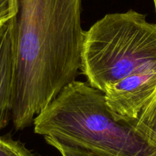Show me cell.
I'll return each mask as SVG.
<instances>
[{
    "mask_svg": "<svg viewBox=\"0 0 156 156\" xmlns=\"http://www.w3.org/2000/svg\"><path fill=\"white\" fill-rule=\"evenodd\" d=\"M82 0H18L16 74L12 121L33 125L80 67Z\"/></svg>",
    "mask_w": 156,
    "mask_h": 156,
    "instance_id": "6da1fadb",
    "label": "cell"
},
{
    "mask_svg": "<svg viewBox=\"0 0 156 156\" xmlns=\"http://www.w3.org/2000/svg\"><path fill=\"white\" fill-rule=\"evenodd\" d=\"M36 134L94 156H156V146L129 122L115 119L104 93L74 80L33 122Z\"/></svg>",
    "mask_w": 156,
    "mask_h": 156,
    "instance_id": "7a4b0ae2",
    "label": "cell"
},
{
    "mask_svg": "<svg viewBox=\"0 0 156 156\" xmlns=\"http://www.w3.org/2000/svg\"><path fill=\"white\" fill-rule=\"evenodd\" d=\"M80 70L92 87L106 88L156 64V23L134 10L110 13L83 31Z\"/></svg>",
    "mask_w": 156,
    "mask_h": 156,
    "instance_id": "3957f363",
    "label": "cell"
},
{
    "mask_svg": "<svg viewBox=\"0 0 156 156\" xmlns=\"http://www.w3.org/2000/svg\"><path fill=\"white\" fill-rule=\"evenodd\" d=\"M156 89V64L106 88L105 101L115 119L134 120Z\"/></svg>",
    "mask_w": 156,
    "mask_h": 156,
    "instance_id": "277c9868",
    "label": "cell"
},
{
    "mask_svg": "<svg viewBox=\"0 0 156 156\" xmlns=\"http://www.w3.org/2000/svg\"><path fill=\"white\" fill-rule=\"evenodd\" d=\"M16 74V17L0 25V131L12 120Z\"/></svg>",
    "mask_w": 156,
    "mask_h": 156,
    "instance_id": "5b68a950",
    "label": "cell"
},
{
    "mask_svg": "<svg viewBox=\"0 0 156 156\" xmlns=\"http://www.w3.org/2000/svg\"><path fill=\"white\" fill-rule=\"evenodd\" d=\"M128 122L156 146V89L142 109L137 119L129 120Z\"/></svg>",
    "mask_w": 156,
    "mask_h": 156,
    "instance_id": "8992f818",
    "label": "cell"
},
{
    "mask_svg": "<svg viewBox=\"0 0 156 156\" xmlns=\"http://www.w3.org/2000/svg\"><path fill=\"white\" fill-rule=\"evenodd\" d=\"M0 156H36L23 143L0 136Z\"/></svg>",
    "mask_w": 156,
    "mask_h": 156,
    "instance_id": "52a82bcc",
    "label": "cell"
},
{
    "mask_svg": "<svg viewBox=\"0 0 156 156\" xmlns=\"http://www.w3.org/2000/svg\"><path fill=\"white\" fill-rule=\"evenodd\" d=\"M44 139L49 145H51L52 147L56 148L61 156H94L90 153H88L81 149L64 145L50 136H44Z\"/></svg>",
    "mask_w": 156,
    "mask_h": 156,
    "instance_id": "ba28073f",
    "label": "cell"
},
{
    "mask_svg": "<svg viewBox=\"0 0 156 156\" xmlns=\"http://www.w3.org/2000/svg\"><path fill=\"white\" fill-rule=\"evenodd\" d=\"M18 0H0V25L16 16Z\"/></svg>",
    "mask_w": 156,
    "mask_h": 156,
    "instance_id": "9c48e42d",
    "label": "cell"
},
{
    "mask_svg": "<svg viewBox=\"0 0 156 156\" xmlns=\"http://www.w3.org/2000/svg\"><path fill=\"white\" fill-rule=\"evenodd\" d=\"M153 2H154V9H155V14H156V0H153Z\"/></svg>",
    "mask_w": 156,
    "mask_h": 156,
    "instance_id": "30bf717a",
    "label": "cell"
}]
</instances>
